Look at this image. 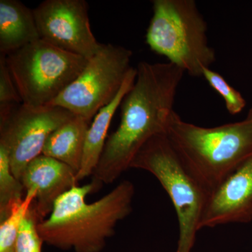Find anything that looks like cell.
<instances>
[{"label":"cell","mask_w":252,"mask_h":252,"mask_svg":"<svg viewBox=\"0 0 252 252\" xmlns=\"http://www.w3.org/2000/svg\"><path fill=\"white\" fill-rule=\"evenodd\" d=\"M135 84L121 104L117 130L106 141L92 182L109 185L119 179L154 136L166 133L185 71L170 63L140 62Z\"/></svg>","instance_id":"6da1fadb"},{"label":"cell","mask_w":252,"mask_h":252,"mask_svg":"<svg viewBox=\"0 0 252 252\" xmlns=\"http://www.w3.org/2000/svg\"><path fill=\"white\" fill-rule=\"evenodd\" d=\"M97 188L94 182L76 186L56 200L49 217L37 224L44 243L75 252L104 250L118 223L132 212L135 189L124 180L97 201L86 203V196Z\"/></svg>","instance_id":"7a4b0ae2"},{"label":"cell","mask_w":252,"mask_h":252,"mask_svg":"<svg viewBox=\"0 0 252 252\" xmlns=\"http://www.w3.org/2000/svg\"><path fill=\"white\" fill-rule=\"evenodd\" d=\"M166 135L189 172L210 195L252 157V107L240 122L203 127L175 111Z\"/></svg>","instance_id":"3957f363"},{"label":"cell","mask_w":252,"mask_h":252,"mask_svg":"<svg viewBox=\"0 0 252 252\" xmlns=\"http://www.w3.org/2000/svg\"><path fill=\"white\" fill-rule=\"evenodd\" d=\"M146 43L190 77H203L216 61L209 45L207 24L194 0H154Z\"/></svg>","instance_id":"277c9868"},{"label":"cell","mask_w":252,"mask_h":252,"mask_svg":"<svg viewBox=\"0 0 252 252\" xmlns=\"http://www.w3.org/2000/svg\"><path fill=\"white\" fill-rule=\"evenodd\" d=\"M130 169L154 176L170 197L179 225L176 252H191L209 193L189 172L166 133L154 136L139 151Z\"/></svg>","instance_id":"5b68a950"},{"label":"cell","mask_w":252,"mask_h":252,"mask_svg":"<svg viewBox=\"0 0 252 252\" xmlns=\"http://www.w3.org/2000/svg\"><path fill=\"white\" fill-rule=\"evenodd\" d=\"M88 60L38 39L6 56L22 103L47 107L75 80Z\"/></svg>","instance_id":"8992f818"},{"label":"cell","mask_w":252,"mask_h":252,"mask_svg":"<svg viewBox=\"0 0 252 252\" xmlns=\"http://www.w3.org/2000/svg\"><path fill=\"white\" fill-rule=\"evenodd\" d=\"M132 52L124 46L102 44L72 84L47 107H60L90 122L114 100L131 69Z\"/></svg>","instance_id":"52a82bcc"},{"label":"cell","mask_w":252,"mask_h":252,"mask_svg":"<svg viewBox=\"0 0 252 252\" xmlns=\"http://www.w3.org/2000/svg\"><path fill=\"white\" fill-rule=\"evenodd\" d=\"M74 116L60 107L0 104V146L7 152L16 178L21 180L28 164L41 155L49 136Z\"/></svg>","instance_id":"ba28073f"},{"label":"cell","mask_w":252,"mask_h":252,"mask_svg":"<svg viewBox=\"0 0 252 252\" xmlns=\"http://www.w3.org/2000/svg\"><path fill=\"white\" fill-rule=\"evenodd\" d=\"M33 13L40 39L46 42L87 60L100 49L85 0H46Z\"/></svg>","instance_id":"9c48e42d"},{"label":"cell","mask_w":252,"mask_h":252,"mask_svg":"<svg viewBox=\"0 0 252 252\" xmlns=\"http://www.w3.org/2000/svg\"><path fill=\"white\" fill-rule=\"evenodd\" d=\"M252 222V157L209 195L200 230Z\"/></svg>","instance_id":"30bf717a"},{"label":"cell","mask_w":252,"mask_h":252,"mask_svg":"<svg viewBox=\"0 0 252 252\" xmlns=\"http://www.w3.org/2000/svg\"><path fill=\"white\" fill-rule=\"evenodd\" d=\"M77 175L69 165L43 154L28 164L21 182L26 193L35 191L32 208L39 222L50 215L61 195L77 186Z\"/></svg>","instance_id":"8fae6325"},{"label":"cell","mask_w":252,"mask_h":252,"mask_svg":"<svg viewBox=\"0 0 252 252\" xmlns=\"http://www.w3.org/2000/svg\"><path fill=\"white\" fill-rule=\"evenodd\" d=\"M136 76L137 69L131 68L115 98L97 112L92 124L89 126L80 170L77 175L78 182L94 174L103 152L112 118L116 111L120 107L124 97L135 84Z\"/></svg>","instance_id":"7c38bea8"},{"label":"cell","mask_w":252,"mask_h":252,"mask_svg":"<svg viewBox=\"0 0 252 252\" xmlns=\"http://www.w3.org/2000/svg\"><path fill=\"white\" fill-rule=\"evenodd\" d=\"M39 39L33 9L18 0H0V54L7 56Z\"/></svg>","instance_id":"4fadbf2b"},{"label":"cell","mask_w":252,"mask_h":252,"mask_svg":"<svg viewBox=\"0 0 252 252\" xmlns=\"http://www.w3.org/2000/svg\"><path fill=\"white\" fill-rule=\"evenodd\" d=\"M89 126L84 118L74 116L49 136L41 154L64 162L78 173Z\"/></svg>","instance_id":"5bb4252c"},{"label":"cell","mask_w":252,"mask_h":252,"mask_svg":"<svg viewBox=\"0 0 252 252\" xmlns=\"http://www.w3.org/2000/svg\"><path fill=\"white\" fill-rule=\"evenodd\" d=\"M26 190L11 172L7 152L0 146V221L5 220L15 205L23 200Z\"/></svg>","instance_id":"9a60e30c"},{"label":"cell","mask_w":252,"mask_h":252,"mask_svg":"<svg viewBox=\"0 0 252 252\" xmlns=\"http://www.w3.org/2000/svg\"><path fill=\"white\" fill-rule=\"evenodd\" d=\"M35 196L34 190H28L23 200L13 207L9 216L0 221V252H16L21 222L31 209Z\"/></svg>","instance_id":"2e32d148"},{"label":"cell","mask_w":252,"mask_h":252,"mask_svg":"<svg viewBox=\"0 0 252 252\" xmlns=\"http://www.w3.org/2000/svg\"><path fill=\"white\" fill-rule=\"evenodd\" d=\"M203 77L217 94L221 96L225 102V108L231 115L235 116L243 112L247 102L242 94L230 86L223 76L210 68L203 69Z\"/></svg>","instance_id":"e0dca14e"},{"label":"cell","mask_w":252,"mask_h":252,"mask_svg":"<svg viewBox=\"0 0 252 252\" xmlns=\"http://www.w3.org/2000/svg\"><path fill=\"white\" fill-rule=\"evenodd\" d=\"M39 223L32 206L18 230L16 252H41L44 243L37 230Z\"/></svg>","instance_id":"ac0fdd59"},{"label":"cell","mask_w":252,"mask_h":252,"mask_svg":"<svg viewBox=\"0 0 252 252\" xmlns=\"http://www.w3.org/2000/svg\"><path fill=\"white\" fill-rule=\"evenodd\" d=\"M22 103L16 84L6 62V56L0 54V104Z\"/></svg>","instance_id":"d6986e66"}]
</instances>
